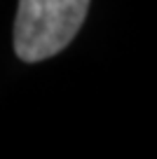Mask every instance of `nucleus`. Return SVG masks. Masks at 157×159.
<instances>
[{"label":"nucleus","instance_id":"obj_1","mask_svg":"<svg viewBox=\"0 0 157 159\" xmlns=\"http://www.w3.org/2000/svg\"><path fill=\"white\" fill-rule=\"evenodd\" d=\"M89 0H19L14 52L26 63L47 61L64 52L82 28Z\"/></svg>","mask_w":157,"mask_h":159}]
</instances>
